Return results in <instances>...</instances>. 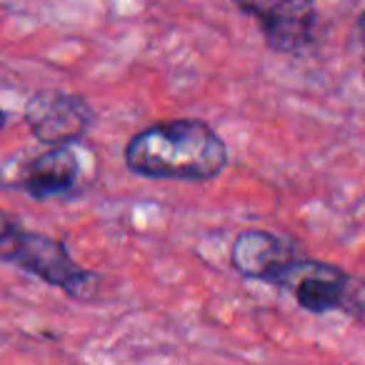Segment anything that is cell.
Returning <instances> with one entry per match:
<instances>
[{
	"label": "cell",
	"mask_w": 365,
	"mask_h": 365,
	"mask_svg": "<svg viewBox=\"0 0 365 365\" xmlns=\"http://www.w3.org/2000/svg\"><path fill=\"white\" fill-rule=\"evenodd\" d=\"M6 125H8V113L3 110V108H0V130H3Z\"/></svg>",
	"instance_id": "ba28073f"
},
{
	"label": "cell",
	"mask_w": 365,
	"mask_h": 365,
	"mask_svg": "<svg viewBox=\"0 0 365 365\" xmlns=\"http://www.w3.org/2000/svg\"><path fill=\"white\" fill-rule=\"evenodd\" d=\"M238 11L255 18L268 48L300 53L315 38V0H233Z\"/></svg>",
	"instance_id": "277c9868"
},
{
	"label": "cell",
	"mask_w": 365,
	"mask_h": 365,
	"mask_svg": "<svg viewBox=\"0 0 365 365\" xmlns=\"http://www.w3.org/2000/svg\"><path fill=\"white\" fill-rule=\"evenodd\" d=\"M228 158L218 133L195 118L155 123L125 145V165L158 180H213L228 168Z\"/></svg>",
	"instance_id": "6da1fadb"
},
{
	"label": "cell",
	"mask_w": 365,
	"mask_h": 365,
	"mask_svg": "<svg viewBox=\"0 0 365 365\" xmlns=\"http://www.w3.org/2000/svg\"><path fill=\"white\" fill-rule=\"evenodd\" d=\"M26 123L48 145H71L86 138L93 125V108L86 98L63 91H41L28 101Z\"/></svg>",
	"instance_id": "5b68a950"
},
{
	"label": "cell",
	"mask_w": 365,
	"mask_h": 365,
	"mask_svg": "<svg viewBox=\"0 0 365 365\" xmlns=\"http://www.w3.org/2000/svg\"><path fill=\"white\" fill-rule=\"evenodd\" d=\"M295 260L293 245L265 230H243L233 243V268L263 283L280 285Z\"/></svg>",
	"instance_id": "8992f818"
},
{
	"label": "cell",
	"mask_w": 365,
	"mask_h": 365,
	"mask_svg": "<svg viewBox=\"0 0 365 365\" xmlns=\"http://www.w3.org/2000/svg\"><path fill=\"white\" fill-rule=\"evenodd\" d=\"M280 285L293 288L298 305L310 313L353 310L355 318H360V308H363L360 283L335 265L298 258Z\"/></svg>",
	"instance_id": "3957f363"
},
{
	"label": "cell",
	"mask_w": 365,
	"mask_h": 365,
	"mask_svg": "<svg viewBox=\"0 0 365 365\" xmlns=\"http://www.w3.org/2000/svg\"><path fill=\"white\" fill-rule=\"evenodd\" d=\"M0 260L18 265L26 273L36 275L53 288H61L63 293L78 300L93 298L101 285V278L91 270H83L61 240L18 228L3 213H0Z\"/></svg>",
	"instance_id": "7a4b0ae2"
},
{
	"label": "cell",
	"mask_w": 365,
	"mask_h": 365,
	"mask_svg": "<svg viewBox=\"0 0 365 365\" xmlns=\"http://www.w3.org/2000/svg\"><path fill=\"white\" fill-rule=\"evenodd\" d=\"M78 175H81V163L76 153L68 145H53L23 168L18 188L36 200H48L71 193L76 188Z\"/></svg>",
	"instance_id": "52a82bcc"
}]
</instances>
